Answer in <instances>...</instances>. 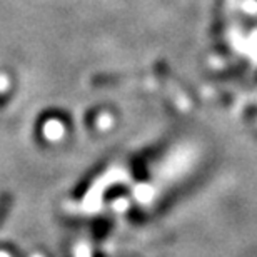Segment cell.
<instances>
[{
	"label": "cell",
	"mask_w": 257,
	"mask_h": 257,
	"mask_svg": "<svg viewBox=\"0 0 257 257\" xmlns=\"http://www.w3.org/2000/svg\"><path fill=\"white\" fill-rule=\"evenodd\" d=\"M14 204V195L10 192H2L0 194V225L4 224L5 217L10 212V207Z\"/></svg>",
	"instance_id": "obj_1"
}]
</instances>
